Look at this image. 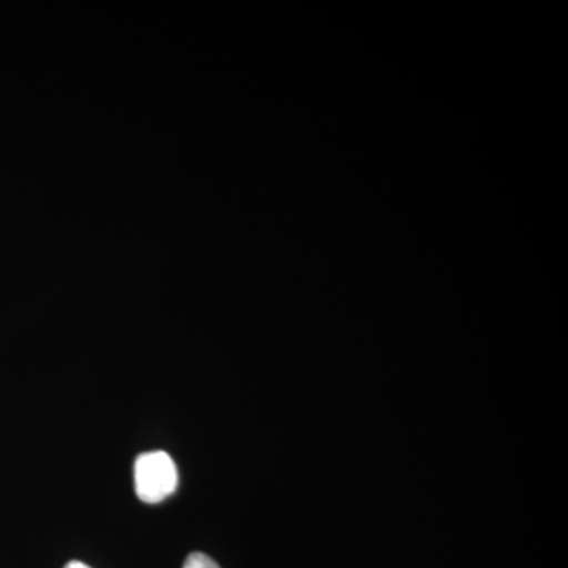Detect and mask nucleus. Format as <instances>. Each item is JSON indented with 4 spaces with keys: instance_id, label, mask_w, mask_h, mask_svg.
<instances>
[{
    "instance_id": "obj_3",
    "label": "nucleus",
    "mask_w": 568,
    "mask_h": 568,
    "mask_svg": "<svg viewBox=\"0 0 568 568\" xmlns=\"http://www.w3.org/2000/svg\"><path fill=\"white\" fill-rule=\"evenodd\" d=\"M65 568H91L85 566L84 562H80V560H71V562L67 564Z\"/></svg>"
},
{
    "instance_id": "obj_2",
    "label": "nucleus",
    "mask_w": 568,
    "mask_h": 568,
    "mask_svg": "<svg viewBox=\"0 0 568 568\" xmlns=\"http://www.w3.org/2000/svg\"><path fill=\"white\" fill-rule=\"evenodd\" d=\"M183 568H220L219 564L215 560L209 558V556L203 555V552H192V555L186 558L185 564H183Z\"/></svg>"
},
{
    "instance_id": "obj_1",
    "label": "nucleus",
    "mask_w": 568,
    "mask_h": 568,
    "mask_svg": "<svg viewBox=\"0 0 568 568\" xmlns=\"http://www.w3.org/2000/svg\"><path fill=\"white\" fill-rule=\"evenodd\" d=\"M178 485V467L166 452H148L138 457L134 463V489L142 503H162L173 495Z\"/></svg>"
}]
</instances>
